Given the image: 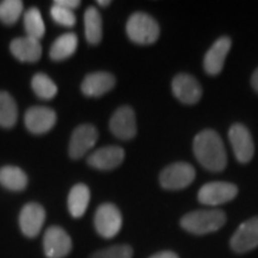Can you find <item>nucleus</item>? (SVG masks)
Instances as JSON below:
<instances>
[{
  "instance_id": "obj_21",
  "label": "nucleus",
  "mask_w": 258,
  "mask_h": 258,
  "mask_svg": "<svg viewBox=\"0 0 258 258\" xmlns=\"http://www.w3.org/2000/svg\"><path fill=\"white\" fill-rule=\"evenodd\" d=\"M28 176L21 167L6 165L0 169V184L11 191H22L28 186Z\"/></svg>"
},
{
  "instance_id": "obj_8",
  "label": "nucleus",
  "mask_w": 258,
  "mask_h": 258,
  "mask_svg": "<svg viewBox=\"0 0 258 258\" xmlns=\"http://www.w3.org/2000/svg\"><path fill=\"white\" fill-rule=\"evenodd\" d=\"M43 250L47 258H63L72 250V239L60 226H50L43 237Z\"/></svg>"
},
{
  "instance_id": "obj_15",
  "label": "nucleus",
  "mask_w": 258,
  "mask_h": 258,
  "mask_svg": "<svg viewBox=\"0 0 258 258\" xmlns=\"http://www.w3.org/2000/svg\"><path fill=\"white\" fill-rule=\"evenodd\" d=\"M124 156V150L122 147L105 146L93 151L88 157V164L97 170H114L123 163Z\"/></svg>"
},
{
  "instance_id": "obj_5",
  "label": "nucleus",
  "mask_w": 258,
  "mask_h": 258,
  "mask_svg": "<svg viewBox=\"0 0 258 258\" xmlns=\"http://www.w3.org/2000/svg\"><path fill=\"white\" fill-rule=\"evenodd\" d=\"M95 228L105 239L114 238L122 227V215L120 209L112 203H103L97 208L95 214Z\"/></svg>"
},
{
  "instance_id": "obj_31",
  "label": "nucleus",
  "mask_w": 258,
  "mask_h": 258,
  "mask_svg": "<svg viewBox=\"0 0 258 258\" xmlns=\"http://www.w3.org/2000/svg\"><path fill=\"white\" fill-rule=\"evenodd\" d=\"M251 85H252L254 91L258 93V69L254 71L252 77H251Z\"/></svg>"
},
{
  "instance_id": "obj_6",
  "label": "nucleus",
  "mask_w": 258,
  "mask_h": 258,
  "mask_svg": "<svg viewBox=\"0 0 258 258\" xmlns=\"http://www.w3.org/2000/svg\"><path fill=\"white\" fill-rule=\"evenodd\" d=\"M238 194L237 185L228 182H211L201 186L198 199L202 205L220 206L230 202Z\"/></svg>"
},
{
  "instance_id": "obj_25",
  "label": "nucleus",
  "mask_w": 258,
  "mask_h": 258,
  "mask_svg": "<svg viewBox=\"0 0 258 258\" xmlns=\"http://www.w3.org/2000/svg\"><path fill=\"white\" fill-rule=\"evenodd\" d=\"M31 88L35 95L46 101L53 99L57 95L56 84L44 73H36L32 77Z\"/></svg>"
},
{
  "instance_id": "obj_2",
  "label": "nucleus",
  "mask_w": 258,
  "mask_h": 258,
  "mask_svg": "<svg viewBox=\"0 0 258 258\" xmlns=\"http://www.w3.org/2000/svg\"><path fill=\"white\" fill-rule=\"evenodd\" d=\"M226 222V214L221 209H202L188 213L180 220V226L192 234H208L220 230Z\"/></svg>"
},
{
  "instance_id": "obj_4",
  "label": "nucleus",
  "mask_w": 258,
  "mask_h": 258,
  "mask_svg": "<svg viewBox=\"0 0 258 258\" xmlns=\"http://www.w3.org/2000/svg\"><path fill=\"white\" fill-rule=\"evenodd\" d=\"M195 169L188 163L171 164L161 171L159 182L160 185L166 190H180L189 186L195 179Z\"/></svg>"
},
{
  "instance_id": "obj_19",
  "label": "nucleus",
  "mask_w": 258,
  "mask_h": 258,
  "mask_svg": "<svg viewBox=\"0 0 258 258\" xmlns=\"http://www.w3.org/2000/svg\"><path fill=\"white\" fill-rule=\"evenodd\" d=\"M78 48V37L74 32H66L54 41L49 50V56L53 61L69 59Z\"/></svg>"
},
{
  "instance_id": "obj_22",
  "label": "nucleus",
  "mask_w": 258,
  "mask_h": 258,
  "mask_svg": "<svg viewBox=\"0 0 258 258\" xmlns=\"http://www.w3.org/2000/svg\"><path fill=\"white\" fill-rule=\"evenodd\" d=\"M84 30H85L86 41L90 44H98L102 41V18L95 6H90L84 14Z\"/></svg>"
},
{
  "instance_id": "obj_12",
  "label": "nucleus",
  "mask_w": 258,
  "mask_h": 258,
  "mask_svg": "<svg viewBox=\"0 0 258 258\" xmlns=\"http://www.w3.org/2000/svg\"><path fill=\"white\" fill-rule=\"evenodd\" d=\"M110 132L121 140H131L137 135L135 112L131 106H121L112 114L110 118Z\"/></svg>"
},
{
  "instance_id": "obj_7",
  "label": "nucleus",
  "mask_w": 258,
  "mask_h": 258,
  "mask_svg": "<svg viewBox=\"0 0 258 258\" xmlns=\"http://www.w3.org/2000/svg\"><path fill=\"white\" fill-rule=\"evenodd\" d=\"M98 131L92 124H82L73 131L70 140L69 153L72 159H80L95 147Z\"/></svg>"
},
{
  "instance_id": "obj_27",
  "label": "nucleus",
  "mask_w": 258,
  "mask_h": 258,
  "mask_svg": "<svg viewBox=\"0 0 258 258\" xmlns=\"http://www.w3.org/2000/svg\"><path fill=\"white\" fill-rule=\"evenodd\" d=\"M133 249L127 244L114 245L92 253L89 258H132Z\"/></svg>"
},
{
  "instance_id": "obj_16",
  "label": "nucleus",
  "mask_w": 258,
  "mask_h": 258,
  "mask_svg": "<svg viewBox=\"0 0 258 258\" xmlns=\"http://www.w3.org/2000/svg\"><path fill=\"white\" fill-rule=\"evenodd\" d=\"M232 47L231 38L222 36L214 42L203 59V69L209 76H217L224 69L226 56Z\"/></svg>"
},
{
  "instance_id": "obj_30",
  "label": "nucleus",
  "mask_w": 258,
  "mask_h": 258,
  "mask_svg": "<svg viewBox=\"0 0 258 258\" xmlns=\"http://www.w3.org/2000/svg\"><path fill=\"white\" fill-rule=\"evenodd\" d=\"M150 258H179L175 252L172 251H161V252L154 253L153 256H151Z\"/></svg>"
},
{
  "instance_id": "obj_20",
  "label": "nucleus",
  "mask_w": 258,
  "mask_h": 258,
  "mask_svg": "<svg viewBox=\"0 0 258 258\" xmlns=\"http://www.w3.org/2000/svg\"><path fill=\"white\" fill-rule=\"evenodd\" d=\"M90 202V189L85 184H76L71 189L67 200V207L73 218H82L85 214Z\"/></svg>"
},
{
  "instance_id": "obj_13",
  "label": "nucleus",
  "mask_w": 258,
  "mask_h": 258,
  "mask_svg": "<svg viewBox=\"0 0 258 258\" xmlns=\"http://www.w3.org/2000/svg\"><path fill=\"white\" fill-rule=\"evenodd\" d=\"M173 95L179 102L184 104H195L202 97V88L198 79L186 73H179L173 78L172 84Z\"/></svg>"
},
{
  "instance_id": "obj_11",
  "label": "nucleus",
  "mask_w": 258,
  "mask_h": 258,
  "mask_svg": "<svg viewBox=\"0 0 258 258\" xmlns=\"http://www.w3.org/2000/svg\"><path fill=\"white\" fill-rule=\"evenodd\" d=\"M56 123V112L47 106H32L24 115V124L32 134H44Z\"/></svg>"
},
{
  "instance_id": "obj_17",
  "label": "nucleus",
  "mask_w": 258,
  "mask_h": 258,
  "mask_svg": "<svg viewBox=\"0 0 258 258\" xmlns=\"http://www.w3.org/2000/svg\"><path fill=\"white\" fill-rule=\"evenodd\" d=\"M115 77L109 72H95L85 77L82 83V91L88 97H101L114 89Z\"/></svg>"
},
{
  "instance_id": "obj_32",
  "label": "nucleus",
  "mask_w": 258,
  "mask_h": 258,
  "mask_svg": "<svg viewBox=\"0 0 258 258\" xmlns=\"http://www.w3.org/2000/svg\"><path fill=\"white\" fill-rule=\"evenodd\" d=\"M97 4L101 5V6H108L111 4V2H109V0H98V2H97Z\"/></svg>"
},
{
  "instance_id": "obj_26",
  "label": "nucleus",
  "mask_w": 258,
  "mask_h": 258,
  "mask_svg": "<svg viewBox=\"0 0 258 258\" xmlns=\"http://www.w3.org/2000/svg\"><path fill=\"white\" fill-rule=\"evenodd\" d=\"M23 12V2L21 0H4L0 3V22L12 25L18 21Z\"/></svg>"
},
{
  "instance_id": "obj_23",
  "label": "nucleus",
  "mask_w": 258,
  "mask_h": 258,
  "mask_svg": "<svg viewBox=\"0 0 258 258\" xmlns=\"http://www.w3.org/2000/svg\"><path fill=\"white\" fill-rule=\"evenodd\" d=\"M18 118V108L10 93L0 91V125L3 128H12Z\"/></svg>"
},
{
  "instance_id": "obj_28",
  "label": "nucleus",
  "mask_w": 258,
  "mask_h": 258,
  "mask_svg": "<svg viewBox=\"0 0 258 258\" xmlns=\"http://www.w3.org/2000/svg\"><path fill=\"white\" fill-rule=\"evenodd\" d=\"M50 16L56 24H60L66 28H72L77 22L74 11L55 4H53V6H51Z\"/></svg>"
},
{
  "instance_id": "obj_18",
  "label": "nucleus",
  "mask_w": 258,
  "mask_h": 258,
  "mask_svg": "<svg viewBox=\"0 0 258 258\" xmlns=\"http://www.w3.org/2000/svg\"><path fill=\"white\" fill-rule=\"evenodd\" d=\"M10 50L22 62H36L42 56L40 41L29 36L15 38L10 44Z\"/></svg>"
},
{
  "instance_id": "obj_1",
  "label": "nucleus",
  "mask_w": 258,
  "mask_h": 258,
  "mask_svg": "<svg viewBox=\"0 0 258 258\" xmlns=\"http://www.w3.org/2000/svg\"><path fill=\"white\" fill-rule=\"evenodd\" d=\"M194 154L201 165L213 172H220L227 165L225 145L214 129H205L194 139Z\"/></svg>"
},
{
  "instance_id": "obj_24",
  "label": "nucleus",
  "mask_w": 258,
  "mask_h": 258,
  "mask_svg": "<svg viewBox=\"0 0 258 258\" xmlns=\"http://www.w3.org/2000/svg\"><path fill=\"white\" fill-rule=\"evenodd\" d=\"M24 29L27 31V36L40 41L44 36L46 27H44L43 18L40 10L36 8L29 9L24 15Z\"/></svg>"
},
{
  "instance_id": "obj_9",
  "label": "nucleus",
  "mask_w": 258,
  "mask_h": 258,
  "mask_svg": "<svg viewBox=\"0 0 258 258\" xmlns=\"http://www.w3.org/2000/svg\"><path fill=\"white\" fill-rule=\"evenodd\" d=\"M228 138L237 160L241 164L250 163L254 153V145L249 129L241 123H234L228 131Z\"/></svg>"
},
{
  "instance_id": "obj_14",
  "label": "nucleus",
  "mask_w": 258,
  "mask_h": 258,
  "mask_svg": "<svg viewBox=\"0 0 258 258\" xmlns=\"http://www.w3.org/2000/svg\"><path fill=\"white\" fill-rule=\"evenodd\" d=\"M46 220V211L41 205L35 202L27 203L19 214V226L23 234L34 238L40 233Z\"/></svg>"
},
{
  "instance_id": "obj_10",
  "label": "nucleus",
  "mask_w": 258,
  "mask_h": 258,
  "mask_svg": "<svg viewBox=\"0 0 258 258\" xmlns=\"http://www.w3.org/2000/svg\"><path fill=\"white\" fill-rule=\"evenodd\" d=\"M231 247L234 252L244 253L258 246V217H253L239 225L231 238Z\"/></svg>"
},
{
  "instance_id": "obj_3",
  "label": "nucleus",
  "mask_w": 258,
  "mask_h": 258,
  "mask_svg": "<svg viewBox=\"0 0 258 258\" xmlns=\"http://www.w3.org/2000/svg\"><path fill=\"white\" fill-rule=\"evenodd\" d=\"M125 31L129 40L137 44H152L160 34L157 21L145 12H135L128 18Z\"/></svg>"
},
{
  "instance_id": "obj_29",
  "label": "nucleus",
  "mask_w": 258,
  "mask_h": 258,
  "mask_svg": "<svg viewBox=\"0 0 258 258\" xmlns=\"http://www.w3.org/2000/svg\"><path fill=\"white\" fill-rule=\"evenodd\" d=\"M54 4L62 6V8H66V9L74 11V10L79 8L82 3H80L79 0H55V2H54Z\"/></svg>"
}]
</instances>
